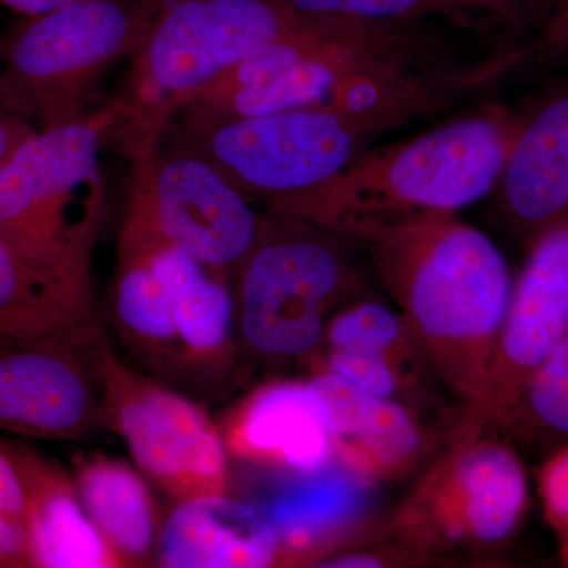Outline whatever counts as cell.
<instances>
[{
	"label": "cell",
	"mask_w": 568,
	"mask_h": 568,
	"mask_svg": "<svg viewBox=\"0 0 568 568\" xmlns=\"http://www.w3.org/2000/svg\"><path fill=\"white\" fill-rule=\"evenodd\" d=\"M355 242L372 257L440 386L465 410L476 407L514 286L495 242L455 213L384 224Z\"/></svg>",
	"instance_id": "obj_1"
},
{
	"label": "cell",
	"mask_w": 568,
	"mask_h": 568,
	"mask_svg": "<svg viewBox=\"0 0 568 568\" xmlns=\"http://www.w3.org/2000/svg\"><path fill=\"white\" fill-rule=\"evenodd\" d=\"M455 95L444 82L376 74L328 102L223 123H168L242 193L280 213L342 173L369 142L399 126L447 112Z\"/></svg>",
	"instance_id": "obj_2"
},
{
	"label": "cell",
	"mask_w": 568,
	"mask_h": 568,
	"mask_svg": "<svg viewBox=\"0 0 568 568\" xmlns=\"http://www.w3.org/2000/svg\"><path fill=\"white\" fill-rule=\"evenodd\" d=\"M525 114L487 104L409 140L366 149L280 213L346 241L384 224L455 213L495 192Z\"/></svg>",
	"instance_id": "obj_3"
},
{
	"label": "cell",
	"mask_w": 568,
	"mask_h": 568,
	"mask_svg": "<svg viewBox=\"0 0 568 568\" xmlns=\"http://www.w3.org/2000/svg\"><path fill=\"white\" fill-rule=\"evenodd\" d=\"M121 97L78 121L36 130L0 166V239L21 260L71 290L93 295L92 257L104 209L100 152L136 122Z\"/></svg>",
	"instance_id": "obj_4"
},
{
	"label": "cell",
	"mask_w": 568,
	"mask_h": 568,
	"mask_svg": "<svg viewBox=\"0 0 568 568\" xmlns=\"http://www.w3.org/2000/svg\"><path fill=\"white\" fill-rule=\"evenodd\" d=\"M388 525L422 564L480 558L506 547L530 507L525 463L508 437L458 418Z\"/></svg>",
	"instance_id": "obj_5"
},
{
	"label": "cell",
	"mask_w": 568,
	"mask_h": 568,
	"mask_svg": "<svg viewBox=\"0 0 568 568\" xmlns=\"http://www.w3.org/2000/svg\"><path fill=\"white\" fill-rule=\"evenodd\" d=\"M357 287L342 237L271 212L233 282L242 343L265 362L312 358L328 321Z\"/></svg>",
	"instance_id": "obj_6"
},
{
	"label": "cell",
	"mask_w": 568,
	"mask_h": 568,
	"mask_svg": "<svg viewBox=\"0 0 568 568\" xmlns=\"http://www.w3.org/2000/svg\"><path fill=\"white\" fill-rule=\"evenodd\" d=\"M145 9V0H73L18 22L0 39L11 106L37 130L84 118L112 67L132 58Z\"/></svg>",
	"instance_id": "obj_7"
},
{
	"label": "cell",
	"mask_w": 568,
	"mask_h": 568,
	"mask_svg": "<svg viewBox=\"0 0 568 568\" xmlns=\"http://www.w3.org/2000/svg\"><path fill=\"white\" fill-rule=\"evenodd\" d=\"M121 99L140 123L166 125L246 54L304 28L272 0H145Z\"/></svg>",
	"instance_id": "obj_8"
},
{
	"label": "cell",
	"mask_w": 568,
	"mask_h": 568,
	"mask_svg": "<svg viewBox=\"0 0 568 568\" xmlns=\"http://www.w3.org/2000/svg\"><path fill=\"white\" fill-rule=\"evenodd\" d=\"M129 197L159 233L234 282L252 253L264 216L203 153L168 126L130 123Z\"/></svg>",
	"instance_id": "obj_9"
},
{
	"label": "cell",
	"mask_w": 568,
	"mask_h": 568,
	"mask_svg": "<svg viewBox=\"0 0 568 568\" xmlns=\"http://www.w3.org/2000/svg\"><path fill=\"white\" fill-rule=\"evenodd\" d=\"M100 379L103 425L125 440L153 484L178 500L226 495V446L203 407L125 364L106 338Z\"/></svg>",
	"instance_id": "obj_10"
},
{
	"label": "cell",
	"mask_w": 568,
	"mask_h": 568,
	"mask_svg": "<svg viewBox=\"0 0 568 568\" xmlns=\"http://www.w3.org/2000/svg\"><path fill=\"white\" fill-rule=\"evenodd\" d=\"M95 321L39 338L0 336V432L77 440L102 425Z\"/></svg>",
	"instance_id": "obj_11"
},
{
	"label": "cell",
	"mask_w": 568,
	"mask_h": 568,
	"mask_svg": "<svg viewBox=\"0 0 568 568\" xmlns=\"http://www.w3.org/2000/svg\"><path fill=\"white\" fill-rule=\"evenodd\" d=\"M568 332V216L530 239L525 267L511 286L487 383L463 416L497 429L530 373Z\"/></svg>",
	"instance_id": "obj_12"
},
{
	"label": "cell",
	"mask_w": 568,
	"mask_h": 568,
	"mask_svg": "<svg viewBox=\"0 0 568 568\" xmlns=\"http://www.w3.org/2000/svg\"><path fill=\"white\" fill-rule=\"evenodd\" d=\"M121 239L136 246L170 301L181 345L183 377L213 381L234 362L233 283L159 233L140 205L126 201Z\"/></svg>",
	"instance_id": "obj_13"
},
{
	"label": "cell",
	"mask_w": 568,
	"mask_h": 568,
	"mask_svg": "<svg viewBox=\"0 0 568 568\" xmlns=\"http://www.w3.org/2000/svg\"><path fill=\"white\" fill-rule=\"evenodd\" d=\"M290 474L253 504L278 537V566L316 567L364 538L375 484L334 457L320 469Z\"/></svg>",
	"instance_id": "obj_14"
},
{
	"label": "cell",
	"mask_w": 568,
	"mask_h": 568,
	"mask_svg": "<svg viewBox=\"0 0 568 568\" xmlns=\"http://www.w3.org/2000/svg\"><path fill=\"white\" fill-rule=\"evenodd\" d=\"M308 381L324 407L332 457L372 484L417 469L439 443L429 422L392 399L369 394L325 369Z\"/></svg>",
	"instance_id": "obj_15"
},
{
	"label": "cell",
	"mask_w": 568,
	"mask_h": 568,
	"mask_svg": "<svg viewBox=\"0 0 568 568\" xmlns=\"http://www.w3.org/2000/svg\"><path fill=\"white\" fill-rule=\"evenodd\" d=\"M227 455L284 473H308L332 459L324 407L308 381L264 384L224 420Z\"/></svg>",
	"instance_id": "obj_16"
},
{
	"label": "cell",
	"mask_w": 568,
	"mask_h": 568,
	"mask_svg": "<svg viewBox=\"0 0 568 568\" xmlns=\"http://www.w3.org/2000/svg\"><path fill=\"white\" fill-rule=\"evenodd\" d=\"M495 193L503 222L529 241L568 216V82L525 114Z\"/></svg>",
	"instance_id": "obj_17"
},
{
	"label": "cell",
	"mask_w": 568,
	"mask_h": 568,
	"mask_svg": "<svg viewBox=\"0 0 568 568\" xmlns=\"http://www.w3.org/2000/svg\"><path fill=\"white\" fill-rule=\"evenodd\" d=\"M278 537L253 504L226 495L179 500L156 540V562L166 568L278 566Z\"/></svg>",
	"instance_id": "obj_18"
},
{
	"label": "cell",
	"mask_w": 568,
	"mask_h": 568,
	"mask_svg": "<svg viewBox=\"0 0 568 568\" xmlns=\"http://www.w3.org/2000/svg\"><path fill=\"white\" fill-rule=\"evenodd\" d=\"M6 446L24 485L32 567H122L85 514L73 477L26 444Z\"/></svg>",
	"instance_id": "obj_19"
},
{
	"label": "cell",
	"mask_w": 568,
	"mask_h": 568,
	"mask_svg": "<svg viewBox=\"0 0 568 568\" xmlns=\"http://www.w3.org/2000/svg\"><path fill=\"white\" fill-rule=\"evenodd\" d=\"M305 21L440 22L478 36L540 29L560 0H272Z\"/></svg>",
	"instance_id": "obj_20"
},
{
	"label": "cell",
	"mask_w": 568,
	"mask_h": 568,
	"mask_svg": "<svg viewBox=\"0 0 568 568\" xmlns=\"http://www.w3.org/2000/svg\"><path fill=\"white\" fill-rule=\"evenodd\" d=\"M73 480L85 514L122 567L148 562L156 551L160 525L141 474L121 459L93 454L78 459Z\"/></svg>",
	"instance_id": "obj_21"
},
{
	"label": "cell",
	"mask_w": 568,
	"mask_h": 568,
	"mask_svg": "<svg viewBox=\"0 0 568 568\" xmlns=\"http://www.w3.org/2000/svg\"><path fill=\"white\" fill-rule=\"evenodd\" d=\"M91 321L93 295L41 274L0 239V336L39 338Z\"/></svg>",
	"instance_id": "obj_22"
},
{
	"label": "cell",
	"mask_w": 568,
	"mask_h": 568,
	"mask_svg": "<svg viewBox=\"0 0 568 568\" xmlns=\"http://www.w3.org/2000/svg\"><path fill=\"white\" fill-rule=\"evenodd\" d=\"M321 349L375 355L418 383L440 386L405 317L398 310L373 298L358 297L342 306L328 321Z\"/></svg>",
	"instance_id": "obj_23"
},
{
	"label": "cell",
	"mask_w": 568,
	"mask_h": 568,
	"mask_svg": "<svg viewBox=\"0 0 568 568\" xmlns=\"http://www.w3.org/2000/svg\"><path fill=\"white\" fill-rule=\"evenodd\" d=\"M496 432L529 446H568V332L530 373Z\"/></svg>",
	"instance_id": "obj_24"
},
{
	"label": "cell",
	"mask_w": 568,
	"mask_h": 568,
	"mask_svg": "<svg viewBox=\"0 0 568 568\" xmlns=\"http://www.w3.org/2000/svg\"><path fill=\"white\" fill-rule=\"evenodd\" d=\"M0 567H32L28 500L20 470L0 440Z\"/></svg>",
	"instance_id": "obj_25"
},
{
	"label": "cell",
	"mask_w": 568,
	"mask_h": 568,
	"mask_svg": "<svg viewBox=\"0 0 568 568\" xmlns=\"http://www.w3.org/2000/svg\"><path fill=\"white\" fill-rule=\"evenodd\" d=\"M538 491L545 517L558 536L560 558L568 556V446L558 448L541 467Z\"/></svg>",
	"instance_id": "obj_26"
},
{
	"label": "cell",
	"mask_w": 568,
	"mask_h": 568,
	"mask_svg": "<svg viewBox=\"0 0 568 568\" xmlns=\"http://www.w3.org/2000/svg\"><path fill=\"white\" fill-rule=\"evenodd\" d=\"M529 54L545 65L568 61V0H560L534 41Z\"/></svg>",
	"instance_id": "obj_27"
},
{
	"label": "cell",
	"mask_w": 568,
	"mask_h": 568,
	"mask_svg": "<svg viewBox=\"0 0 568 568\" xmlns=\"http://www.w3.org/2000/svg\"><path fill=\"white\" fill-rule=\"evenodd\" d=\"M36 130V126L28 119L22 118L11 106L9 95H7L6 88H3L2 78H0V166L7 162L14 149L26 138L31 136Z\"/></svg>",
	"instance_id": "obj_28"
},
{
	"label": "cell",
	"mask_w": 568,
	"mask_h": 568,
	"mask_svg": "<svg viewBox=\"0 0 568 568\" xmlns=\"http://www.w3.org/2000/svg\"><path fill=\"white\" fill-rule=\"evenodd\" d=\"M70 2L73 0H0V6L18 11L24 17H36V14L47 13V11L59 9Z\"/></svg>",
	"instance_id": "obj_29"
},
{
	"label": "cell",
	"mask_w": 568,
	"mask_h": 568,
	"mask_svg": "<svg viewBox=\"0 0 568 568\" xmlns=\"http://www.w3.org/2000/svg\"><path fill=\"white\" fill-rule=\"evenodd\" d=\"M564 560V564H566V566H568V556H566V558H562Z\"/></svg>",
	"instance_id": "obj_30"
}]
</instances>
